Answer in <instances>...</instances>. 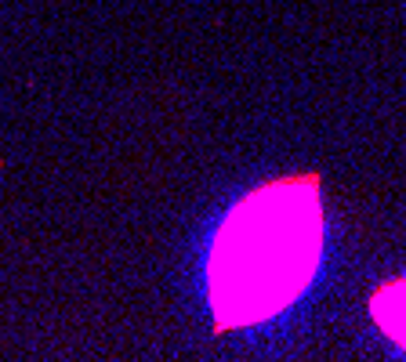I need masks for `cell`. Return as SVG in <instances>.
<instances>
[{
    "label": "cell",
    "mask_w": 406,
    "mask_h": 362,
    "mask_svg": "<svg viewBox=\"0 0 406 362\" xmlns=\"http://www.w3.org/2000/svg\"><path fill=\"white\" fill-rule=\"evenodd\" d=\"M323 254V203L312 178H283L243 196L207 254V297L218 326H254L298 297Z\"/></svg>",
    "instance_id": "6da1fadb"
},
{
    "label": "cell",
    "mask_w": 406,
    "mask_h": 362,
    "mask_svg": "<svg viewBox=\"0 0 406 362\" xmlns=\"http://www.w3.org/2000/svg\"><path fill=\"white\" fill-rule=\"evenodd\" d=\"M373 319L378 326L385 329L388 337H392L399 348H406V279L403 282H392V287H385L373 293Z\"/></svg>",
    "instance_id": "7a4b0ae2"
}]
</instances>
